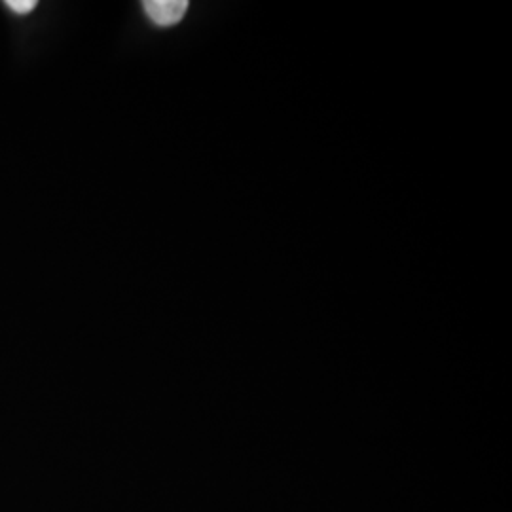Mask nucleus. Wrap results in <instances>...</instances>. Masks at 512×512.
<instances>
[{"label": "nucleus", "instance_id": "obj_2", "mask_svg": "<svg viewBox=\"0 0 512 512\" xmlns=\"http://www.w3.org/2000/svg\"><path fill=\"white\" fill-rule=\"evenodd\" d=\"M4 4L18 16H27L37 8V0H6Z\"/></svg>", "mask_w": 512, "mask_h": 512}, {"label": "nucleus", "instance_id": "obj_1", "mask_svg": "<svg viewBox=\"0 0 512 512\" xmlns=\"http://www.w3.org/2000/svg\"><path fill=\"white\" fill-rule=\"evenodd\" d=\"M148 19L158 27H171L184 18L188 10L186 0H147L143 2Z\"/></svg>", "mask_w": 512, "mask_h": 512}]
</instances>
